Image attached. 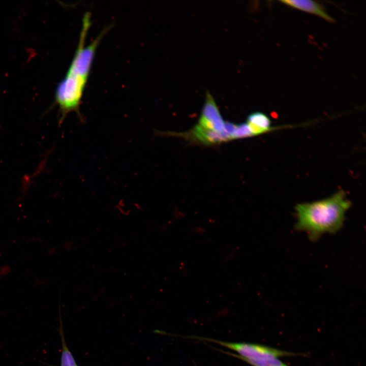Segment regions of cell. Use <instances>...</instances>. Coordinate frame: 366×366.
I'll return each instance as SVG.
<instances>
[{"label": "cell", "instance_id": "cell-1", "mask_svg": "<svg viewBox=\"0 0 366 366\" xmlns=\"http://www.w3.org/2000/svg\"><path fill=\"white\" fill-rule=\"evenodd\" d=\"M90 18V13H85L74 56L65 77L58 83L55 90V102L59 108V124L71 112L75 113L81 121L84 119L80 111L84 90L98 46L109 29V27L104 28L89 44L86 45Z\"/></svg>", "mask_w": 366, "mask_h": 366}, {"label": "cell", "instance_id": "cell-2", "mask_svg": "<svg viewBox=\"0 0 366 366\" xmlns=\"http://www.w3.org/2000/svg\"><path fill=\"white\" fill-rule=\"evenodd\" d=\"M351 205L342 190L323 199L297 204L295 229L306 232L313 241L325 233L334 234L343 227Z\"/></svg>", "mask_w": 366, "mask_h": 366}, {"label": "cell", "instance_id": "cell-3", "mask_svg": "<svg viewBox=\"0 0 366 366\" xmlns=\"http://www.w3.org/2000/svg\"><path fill=\"white\" fill-rule=\"evenodd\" d=\"M194 338L202 341L211 342L231 349L236 352V354H231V355H232L247 363L252 360L263 358L306 355L304 353L291 352L258 344L227 342L212 339L196 337H194Z\"/></svg>", "mask_w": 366, "mask_h": 366}, {"label": "cell", "instance_id": "cell-4", "mask_svg": "<svg viewBox=\"0 0 366 366\" xmlns=\"http://www.w3.org/2000/svg\"><path fill=\"white\" fill-rule=\"evenodd\" d=\"M225 123L212 96L207 93L198 125L206 130L222 132Z\"/></svg>", "mask_w": 366, "mask_h": 366}, {"label": "cell", "instance_id": "cell-5", "mask_svg": "<svg viewBox=\"0 0 366 366\" xmlns=\"http://www.w3.org/2000/svg\"><path fill=\"white\" fill-rule=\"evenodd\" d=\"M178 135L190 141L205 145L219 144L230 140L229 136L225 132H218L206 130L198 124L189 131Z\"/></svg>", "mask_w": 366, "mask_h": 366}, {"label": "cell", "instance_id": "cell-6", "mask_svg": "<svg viewBox=\"0 0 366 366\" xmlns=\"http://www.w3.org/2000/svg\"><path fill=\"white\" fill-rule=\"evenodd\" d=\"M280 2L293 8L318 16L329 22H333L334 19L326 11L321 4L309 0H284Z\"/></svg>", "mask_w": 366, "mask_h": 366}, {"label": "cell", "instance_id": "cell-7", "mask_svg": "<svg viewBox=\"0 0 366 366\" xmlns=\"http://www.w3.org/2000/svg\"><path fill=\"white\" fill-rule=\"evenodd\" d=\"M246 123L253 136L264 134L274 129L271 127L269 117L261 112L250 114L247 117Z\"/></svg>", "mask_w": 366, "mask_h": 366}, {"label": "cell", "instance_id": "cell-8", "mask_svg": "<svg viewBox=\"0 0 366 366\" xmlns=\"http://www.w3.org/2000/svg\"><path fill=\"white\" fill-rule=\"evenodd\" d=\"M59 333L61 339L62 352L60 366H78L72 352L68 347L65 338L63 322L60 316Z\"/></svg>", "mask_w": 366, "mask_h": 366}, {"label": "cell", "instance_id": "cell-9", "mask_svg": "<svg viewBox=\"0 0 366 366\" xmlns=\"http://www.w3.org/2000/svg\"><path fill=\"white\" fill-rule=\"evenodd\" d=\"M253 136L247 123L236 125L231 135L232 139H241Z\"/></svg>", "mask_w": 366, "mask_h": 366}, {"label": "cell", "instance_id": "cell-10", "mask_svg": "<svg viewBox=\"0 0 366 366\" xmlns=\"http://www.w3.org/2000/svg\"><path fill=\"white\" fill-rule=\"evenodd\" d=\"M248 363L252 366H288L278 358H268L252 360Z\"/></svg>", "mask_w": 366, "mask_h": 366}]
</instances>
